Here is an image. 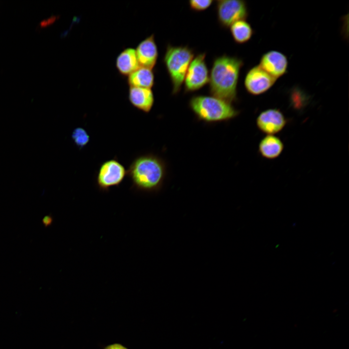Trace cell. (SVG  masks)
<instances>
[{
    "mask_svg": "<svg viewBox=\"0 0 349 349\" xmlns=\"http://www.w3.org/2000/svg\"><path fill=\"white\" fill-rule=\"evenodd\" d=\"M130 87L151 89L154 85V76L152 69L139 67L128 77Z\"/></svg>",
    "mask_w": 349,
    "mask_h": 349,
    "instance_id": "9a60e30c",
    "label": "cell"
},
{
    "mask_svg": "<svg viewBox=\"0 0 349 349\" xmlns=\"http://www.w3.org/2000/svg\"><path fill=\"white\" fill-rule=\"evenodd\" d=\"M213 2L212 0H191L189 1L191 9L195 11H202L207 9Z\"/></svg>",
    "mask_w": 349,
    "mask_h": 349,
    "instance_id": "ac0fdd59",
    "label": "cell"
},
{
    "mask_svg": "<svg viewBox=\"0 0 349 349\" xmlns=\"http://www.w3.org/2000/svg\"><path fill=\"white\" fill-rule=\"evenodd\" d=\"M103 349H128L124 345L119 343H114L105 346Z\"/></svg>",
    "mask_w": 349,
    "mask_h": 349,
    "instance_id": "ffe728a7",
    "label": "cell"
},
{
    "mask_svg": "<svg viewBox=\"0 0 349 349\" xmlns=\"http://www.w3.org/2000/svg\"><path fill=\"white\" fill-rule=\"evenodd\" d=\"M127 171L133 188L142 191L156 192L163 185L166 165L158 156L148 153L134 159Z\"/></svg>",
    "mask_w": 349,
    "mask_h": 349,
    "instance_id": "7a4b0ae2",
    "label": "cell"
},
{
    "mask_svg": "<svg viewBox=\"0 0 349 349\" xmlns=\"http://www.w3.org/2000/svg\"><path fill=\"white\" fill-rule=\"evenodd\" d=\"M256 124L261 132L267 135H274L284 129L286 124V119L280 110L269 109L258 115Z\"/></svg>",
    "mask_w": 349,
    "mask_h": 349,
    "instance_id": "9c48e42d",
    "label": "cell"
},
{
    "mask_svg": "<svg viewBox=\"0 0 349 349\" xmlns=\"http://www.w3.org/2000/svg\"><path fill=\"white\" fill-rule=\"evenodd\" d=\"M218 19L224 28L240 20H245L248 16L246 3L240 0H220L217 1Z\"/></svg>",
    "mask_w": 349,
    "mask_h": 349,
    "instance_id": "52a82bcc",
    "label": "cell"
},
{
    "mask_svg": "<svg viewBox=\"0 0 349 349\" xmlns=\"http://www.w3.org/2000/svg\"><path fill=\"white\" fill-rule=\"evenodd\" d=\"M116 66L119 73L124 76H129L140 66L137 61L135 49L127 48L117 56Z\"/></svg>",
    "mask_w": 349,
    "mask_h": 349,
    "instance_id": "5bb4252c",
    "label": "cell"
},
{
    "mask_svg": "<svg viewBox=\"0 0 349 349\" xmlns=\"http://www.w3.org/2000/svg\"><path fill=\"white\" fill-rule=\"evenodd\" d=\"M128 100L137 109L144 113H149L154 103V96L151 89L130 87Z\"/></svg>",
    "mask_w": 349,
    "mask_h": 349,
    "instance_id": "7c38bea8",
    "label": "cell"
},
{
    "mask_svg": "<svg viewBox=\"0 0 349 349\" xmlns=\"http://www.w3.org/2000/svg\"><path fill=\"white\" fill-rule=\"evenodd\" d=\"M242 60L223 55L213 61L209 75V92L212 96L232 104L237 100V85Z\"/></svg>",
    "mask_w": 349,
    "mask_h": 349,
    "instance_id": "6da1fadb",
    "label": "cell"
},
{
    "mask_svg": "<svg viewBox=\"0 0 349 349\" xmlns=\"http://www.w3.org/2000/svg\"><path fill=\"white\" fill-rule=\"evenodd\" d=\"M53 222V218L51 214L45 216L42 219V223L45 228L51 226Z\"/></svg>",
    "mask_w": 349,
    "mask_h": 349,
    "instance_id": "d6986e66",
    "label": "cell"
},
{
    "mask_svg": "<svg viewBox=\"0 0 349 349\" xmlns=\"http://www.w3.org/2000/svg\"><path fill=\"white\" fill-rule=\"evenodd\" d=\"M189 105L198 120L207 123L227 121L239 113L231 103L213 96L194 95Z\"/></svg>",
    "mask_w": 349,
    "mask_h": 349,
    "instance_id": "3957f363",
    "label": "cell"
},
{
    "mask_svg": "<svg viewBox=\"0 0 349 349\" xmlns=\"http://www.w3.org/2000/svg\"><path fill=\"white\" fill-rule=\"evenodd\" d=\"M194 56L192 49L187 46H167L163 61L171 80L173 95L177 94L181 90Z\"/></svg>",
    "mask_w": 349,
    "mask_h": 349,
    "instance_id": "277c9868",
    "label": "cell"
},
{
    "mask_svg": "<svg viewBox=\"0 0 349 349\" xmlns=\"http://www.w3.org/2000/svg\"><path fill=\"white\" fill-rule=\"evenodd\" d=\"M71 139L76 146L81 150L89 143L90 136L84 128L77 127L73 130Z\"/></svg>",
    "mask_w": 349,
    "mask_h": 349,
    "instance_id": "e0dca14e",
    "label": "cell"
},
{
    "mask_svg": "<svg viewBox=\"0 0 349 349\" xmlns=\"http://www.w3.org/2000/svg\"><path fill=\"white\" fill-rule=\"evenodd\" d=\"M276 79L258 65L248 71L245 78L244 86L248 93L254 95H258L268 91L274 85Z\"/></svg>",
    "mask_w": 349,
    "mask_h": 349,
    "instance_id": "ba28073f",
    "label": "cell"
},
{
    "mask_svg": "<svg viewBox=\"0 0 349 349\" xmlns=\"http://www.w3.org/2000/svg\"><path fill=\"white\" fill-rule=\"evenodd\" d=\"M206 56L205 52L199 53L190 63L184 80L185 93L197 91L208 83L209 75Z\"/></svg>",
    "mask_w": 349,
    "mask_h": 349,
    "instance_id": "8992f818",
    "label": "cell"
},
{
    "mask_svg": "<svg viewBox=\"0 0 349 349\" xmlns=\"http://www.w3.org/2000/svg\"><path fill=\"white\" fill-rule=\"evenodd\" d=\"M284 148V143L279 137L274 135H267L260 141L258 151L264 158L273 159L281 154Z\"/></svg>",
    "mask_w": 349,
    "mask_h": 349,
    "instance_id": "4fadbf2b",
    "label": "cell"
},
{
    "mask_svg": "<svg viewBox=\"0 0 349 349\" xmlns=\"http://www.w3.org/2000/svg\"><path fill=\"white\" fill-rule=\"evenodd\" d=\"M259 65L277 79L286 73L288 61L286 56L283 53L277 50H270L262 56Z\"/></svg>",
    "mask_w": 349,
    "mask_h": 349,
    "instance_id": "30bf717a",
    "label": "cell"
},
{
    "mask_svg": "<svg viewBox=\"0 0 349 349\" xmlns=\"http://www.w3.org/2000/svg\"><path fill=\"white\" fill-rule=\"evenodd\" d=\"M230 32L234 41L238 44L248 42L252 37L254 30L245 20L235 22L230 27Z\"/></svg>",
    "mask_w": 349,
    "mask_h": 349,
    "instance_id": "2e32d148",
    "label": "cell"
},
{
    "mask_svg": "<svg viewBox=\"0 0 349 349\" xmlns=\"http://www.w3.org/2000/svg\"><path fill=\"white\" fill-rule=\"evenodd\" d=\"M135 52L140 67L152 69L155 66L158 57L154 34L141 42Z\"/></svg>",
    "mask_w": 349,
    "mask_h": 349,
    "instance_id": "8fae6325",
    "label": "cell"
},
{
    "mask_svg": "<svg viewBox=\"0 0 349 349\" xmlns=\"http://www.w3.org/2000/svg\"><path fill=\"white\" fill-rule=\"evenodd\" d=\"M126 175L127 171L116 158L106 160L98 169L97 186L100 190L108 191L111 187L119 186Z\"/></svg>",
    "mask_w": 349,
    "mask_h": 349,
    "instance_id": "5b68a950",
    "label": "cell"
}]
</instances>
